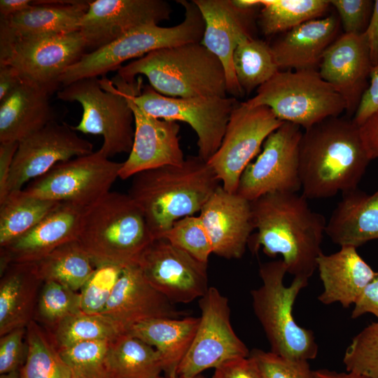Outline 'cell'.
Wrapping results in <instances>:
<instances>
[{"label": "cell", "instance_id": "1", "mask_svg": "<svg viewBox=\"0 0 378 378\" xmlns=\"http://www.w3.org/2000/svg\"><path fill=\"white\" fill-rule=\"evenodd\" d=\"M257 232L248 244L253 253L260 248L270 257L278 254L287 273L308 279L317 268L326 223L312 210L307 199L298 192H273L251 202Z\"/></svg>", "mask_w": 378, "mask_h": 378}, {"label": "cell", "instance_id": "2", "mask_svg": "<svg viewBox=\"0 0 378 378\" xmlns=\"http://www.w3.org/2000/svg\"><path fill=\"white\" fill-rule=\"evenodd\" d=\"M371 161L352 120L330 117L304 130L300 144L302 195L325 199L357 189Z\"/></svg>", "mask_w": 378, "mask_h": 378}, {"label": "cell", "instance_id": "3", "mask_svg": "<svg viewBox=\"0 0 378 378\" xmlns=\"http://www.w3.org/2000/svg\"><path fill=\"white\" fill-rule=\"evenodd\" d=\"M220 183L207 162L190 155L181 165L135 174L128 195L140 208L155 239L176 220L200 211Z\"/></svg>", "mask_w": 378, "mask_h": 378}, {"label": "cell", "instance_id": "4", "mask_svg": "<svg viewBox=\"0 0 378 378\" xmlns=\"http://www.w3.org/2000/svg\"><path fill=\"white\" fill-rule=\"evenodd\" d=\"M154 239L132 197L110 191L85 208L76 241L96 267L137 264Z\"/></svg>", "mask_w": 378, "mask_h": 378}, {"label": "cell", "instance_id": "5", "mask_svg": "<svg viewBox=\"0 0 378 378\" xmlns=\"http://www.w3.org/2000/svg\"><path fill=\"white\" fill-rule=\"evenodd\" d=\"M117 74L127 81L145 76L156 92L170 97H225L227 94L223 64L201 43L153 50L120 66Z\"/></svg>", "mask_w": 378, "mask_h": 378}, {"label": "cell", "instance_id": "6", "mask_svg": "<svg viewBox=\"0 0 378 378\" xmlns=\"http://www.w3.org/2000/svg\"><path fill=\"white\" fill-rule=\"evenodd\" d=\"M286 273L282 259L260 265L262 284L251 291L253 309L270 343V351L288 359L312 360L318 351L314 334L299 326L293 315L295 301L309 280L294 277L286 286L284 284Z\"/></svg>", "mask_w": 378, "mask_h": 378}, {"label": "cell", "instance_id": "7", "mask_svg": "<svg viewBox=\"0 0 378 378\" xmlns=\"http://www.w3.org/2000/svg\"><path fill=\"white\" fill-rule=\"evenodd\" d=\"M185 9L183 20L170 27L148 25L136 28L109 43L85 53L69 66L59 78L62 87L76 80L98 78L118 69L130 59L140 58L161 48L188 43H201L204 21L192 1L178 0Z\"/></svg>", "mask_w": 378, "mask_h": 378}, {"label": "cell", "instance_id": "8", "mask_svg": "<svg viewBox=\"0 0 378 378\" xmlns=\"http://www.w3.org/2000/svg\"><path fill=\"white\" fill-rule=\"evenodd\" d=\"M244 104L250 107L266 106L281 121L304 130L346 111L342 96L316 69L279 71Z\"/></svg>", "mask_w": 378, "mask_h": 378}, {"label": "cell", "instance_id": "9", "mask_svg": "<svg viewBox=\"0 0 378 378\" xmlns=\"http://www.w3.org/2000/svg\"><path fill=\"white\" fill-rule=\"evenodd\" d=\"M57 97L81 105V119L72 127L84 134L101 135L102 154L110 158L130 153L134 136V113L126 97L111 80L106 76L80 79L62 87Z\"/></svg>", "mask_w": 378, "mask_h": 378}, {"label": "cell", "instance_id": "10", "mask_svg": "<svg viewBox=\"0 0 378 378\" xmlns=\"http://www.w3.org/2000/svg\"><path fill=\"white\" fill-rule=\"evenodd\" d=\"M80 31L20 37L0 24V66H14L23 78L52 93L64 71L87 50Z\"/></svg>", "mask_w": 378, "mask_h": 378}, {"label": "cell", "instance_id": "11", "mask_svg": "<svg viewBox=\"0 0 378 378\" xmlns=\"http://www.w3.org/2000/svg\"><path fill=\"white\" fill-rule=\"evenodd\" d=\"M134 80L132 99L148 115L169 121L188 123L197 136L198 156L207 162L220 147L235 97H170L156 92L150 85Z\"/></svg>", "mask_w": 378, "mask_h": 378}, {"label": "cell", "instance_id": "12", "mask_svg": "<svg viewBox=\"0 0 378 378\" xmlns=\"http://www.w3.org/2000/svg\"><path fill=\"white\" fill-rule=\"evenodd\" d=\"M122 165L97 150L56 164L23 190L41 199L86 208L111 191Z\"/></svg>", "mask_w": 378, "mask_h": 378}, {"label": "cell", "instance_id": "13", "mask_svg": "<svg viewBox=\"0 0 378 378\" xmlns=\"http://www.w3.org/2000/svg\"><path fill=\"white\" fill-rule=\"evenodd\" d=\"M283 122L266 106L237 104L220 147L207 161L226 191L237 192L243 172L269 135Z\"/></svg>", "mask_w": 378, "mask_h": 378}, {"label": "cell", "instance_id": "14", "mask_svg": "<svg viewBox=\"0 0 378 378\" xmlns=\"http://www.w3.org/2000/svg\"><path fill=\"white\" fill-rule=\"evenodd\" d=\"M201 316L195 335L180 363L177 377H190L250 352L234 331L228 299L215 287L200 298Z\"/></svg>", "mask_w": 378, "mask_h": 378}, {"label": "cell", "instance_id": "15", "mask_svg": "<svg viewBox=\"0 0 378 378\" xmlns=\"http://www.w3.org/2000/svg\"><path fill=\"white\" fill-rule=\"evenodd\" d=\"M303 132L284 122L263 143L262 150L243 172L237 194L251 202L273 192L301 190L300 144Z\"/></svg>", "mask_w": 378, "mask_h": 378}, {"label": "cell", "instance_id": "16", "mask_svg": "<svg viewBox=\"0 0 378 378\" xmlns=\"http://www.w3.org/2000/svg\"><path fill=\"white\" fill-rule=\"evenodd\" d=\"M93 145L72 126L50 121L18 142L8 184L7 195L46 174L56 164L93 153Z\"/></svg>", "mask_w": 378, "mask_h": 378}, {"label": "cell", "instance_id": "17", "mask_svg": "<svg viewBox=\"0 0 378 378\" xmlns=\"http://www.w3.org/2000/svg\"><path fill=\"white\" fill-rule=\"evenodd\" d=\"M134 80L127 81L118 74L111 80L126 97L134 118L133 146L120 170L122 179L166 165H181L186 159L179 144L178 124L154 118L139 108L132 95Z\"/></svg>", "mask_w": 378, "mask_h": 378}, {"label": "cell", "instance_id": "18", "mask_svg": "<svg viewBox=\"0 0 378 378\" xmlns=\"http://www.w3.org/2000/svg\"><path fill=\"white\" fill-rule=\"evenodd\" d=\"M137 265L149 284L173 304H187L201 298L209 288L207 263L164 238L154 239Z\"/></svg>", "mask_w": 378, "mask_h": 378}, {"label": "cell", "instance_id": "19", "mask_svg": "<svg viewBox=\"0 0 378 378\" xmlns=\"http://www.w3.org/2000/svg\"><path fill=\"white\" fill-rule=\"evenodd\" d=\"M200 9L204 32L201 43L222 62L225 71L227 94L235 97L244 93L236 78L233 53L239 42L253 37L258 0H192Z\"/></svg>", "mask_w": 378, "mask_h": 378}, {"label": "cell", "instance_id": "20", "mask_svg": "<svg viewBox=\"0 0 378 378\" xmlns=\"http://www.w3.org/2000/svg\"><path fill=\"white\" fill-rule=\"evenodd\" d=\"M172 9L164 0L90 1L79 31L87 49H98L141 27L170 19Z\"/></svg>", "mask_w": 378, "mask_h": 378}, {"label": "cell", "instance_id": "21", "mask_svg": "<svg viewBox=\"0 0 378 378\" xmlns=\"http://www.w3.org/2000/svg\"><path fill=\"white\" fill-rule=\"evenodd\" d=\"M101 314L110 319L122 335L139 323L178 318L184 314L149 284L137 264H132L123 268Z\"/></svg>", "mask_w": 378, "mask_h": 378}, {"label": "cell", "instance_id": "22", "mask_svg": "<svg viewBox=\"0 0 378 378\" xmlns=\"http://www.w3.org/2000/svg\"><path fill=\"white\" fill-rule=\"evenodd\" d=\"M372 66L364 34L344 33L324 52L318 71L354 115L366 91Z\"/></svg>", "mask_w": 378, "mask_h": 378}, {"label": "cell", "instance_id": "23", "mask_svg": "<svg viewBox=\"0 0 378 378\" xmlns=\"http://www.w3.org/2000/svg\"><path fill=\"white\" fill-rule=\"evenodd\" d=\"M200 212L213 253L226 259L241 258L254 230L251 202L220 185Z\"/></svg>", "mask_w": 378, "mask_h": 378}, {"label": "cell", "instance_id": "24", "mask_svg": "<svg viewBox=\"0 0 378 378\" xmlns=\"http://www.w3.org/2000/svg\"><path fill=\"white\" fill-rule=\"evenodd\" d=\"M85 208L61 202L30 230L1 247V273L10 264L36 263L78 239Z\"/></svg>", "mask_w": 378, "mask_h": 378}, {"label": "cell", "instance_id": "25", "mask_svg": "<svg viewBox=\"0 0 378 378\" xmlns=\"http://www.w3.org/2000/svg\"><path fill=\"white\" fill-rule=\"evenodd\" d=\"M340 24V18L331 15L284 33L270 46L279 70H318L324 52L337 38Z\"/></svg>", "mask_w": 378, "mask_h": 378}, {"label": "cell", "instance_id": "26", "mask_svg": "<svg viewBox=\"0 0 378 378\" xmlns=\"http://www.w3.org/2000/svg\"><path fill=\"white\" fill-rule=\"evenodd\" d=\"M350 246L331 254L321 253L317 268L323 284L318 300L324 304L339 302L344 308L354 304L376 272Z\"/></svg>", "mask_w": 378, "mask_h": 378}, {"label": "cell", "instance_id": "27", "mask_svg": "<svg viewBox=\"0 0 378 378\" xmlns=\"http://www.w3.org/2000/svg\"><path fill=\"white\" fill-rule=\"evenodd\" d=\"M50 92L23 78L0 101V143L20 142L53 120Z\"/></svg>", "mask_w": 378, "mask_h": 378}, {"label": "cell", "instance_id": "28", "mask_svg": "<svg viewBox=\"0 0 378 378\" xmlns=\"http://www.w3.org/2000/svg\"><path fill=\"white\" fill-rule=\"evenodd\" d=\"M43 284L35 263H10L1 273L0 337L34 320Z\"/></svg>", "mask_w": 378, "mask_h": 378}, {"label": "cell", "instance_id": "29", "mask_svg": "<svg viewBox=\"0 0 378 378\" xmlns=\"http://www.w3.org/2000/svg\"><path fill=\"white\" fill-rule=\"evenodd\" d=\"M326 234L340 247L358 248L378 239V190L370 195L358 188L342 194L326 223Z\"/></svg>", "mask_w": 378, "mask_h": 378}, {"label": "cell", "instance_id": "30", "mask_svg": "<svg viewBox=\"0 0 378 378\" xmlns=\"http://www.w3.org/2000/svg\"><path fill=\"white\" fill-rule=\"evenodd\" d=\"M90 1L36 0L27 10L1 18L17 36L29 37L79 31Z\"/></svg>", "mask_w": 378, "mask_h": 378}, {"label": "cell", "instance_id": "31", "mask_svg": "<svg viewBox=\"0 0 378 378\" xmlns=\"http://www.w3.org/2000/svg\"><path fill=\"white\" fill-rule=\"evenodd\" d=\"M199 322L200 317L158 318L135 325L127 335L154 347L160 356L164 377L175 378L192 342Z\"/></svg>", "mask_w": 378, "mask_h": 378}, {"label": "cell", "instance_id": "32", "mask_svg": "<svg viewBox=\"0 0 378 378\" xmlns=\"http://www.w3.org/2000/svg\"><path fill=\"white\" fill-rule=\"evenodd\" d=\"M106 366L109 378H160L162 372L158 351L127 334L111 341Z\"/></svg>", "mask_w": 378, "mask_h": 378}, {"label": "cell", "instance_id": "33", "mask_svg": "<svg viewBox=\"0 0 378 378\" xmlns=\"http://www.w3.org/2000/svg\"><path fill=\"white\" fill-rule=\"evenodd\" d=\"M60 203L30 195L23 189L10 192L0 202V247L30 230Z\"/></svg>", "mask_w": 378, "mask_h": 378}, {"label": "cell", "instance_id": "34", "mask_svg": "<svg viewBox=\"0 0 378 378\" xmlns=\"http://www.w3.org/2000/svg\"><path fill=\"white\" fill-rule=\"evenodd\" d=\"M35 265L43 282L55 281L78 292L95 269L76 240L57 248Z\"/></svg>", "mask_w": 378, "mask_h": 378}, {"label": "cell", "instance_id": "35", "mask_svg": "<svg viewBox=\"0 0 378 378\" xmlns=\"http://www.w3.org/2000/svg\"><path fill=\"white\" fill-rule=\"evenodd\" d=\"M258 24L266 36L285 33L307 21L320 18L329 0H258Z\"/></svg>", "mask_w": 378, "mask_h": 378}, {"label": "cell", "instance_id": "36", "mask_svg": "<svg viewBox=\"0 0 378 378\" xmlns=\"http://www.w3.org/2000/svg\"><path fill=\"white\" fill-rule=\"evenodd\" d=\"M232 59L237 80L244 94L258 89L280 71L270 46L254 37L239 42Z\"/></svg>", "mask_w": 378, "mask_h": 378}, {"label": "cell", "instance_id": "37", "mask_svg": "<svg viewBox=\"0 0 378 378\" xmlns=\"http://www.w3.org/2000/svg\"><path fill=\"white\" fill-rule=\"evenodd\" d=\"M27 353L20 378H71L48 332L34 320L26 327Z\"/></svg>", "mask_w": 378, "mask_h": 378}, {"label": "cell", "instance_id": "38", "mask_svg": "<svg viewBox=\"0 0 378 378\" xmlns=\"http://www.w3.org/2000/svg\"><path fill=\"white\" fill-rule=\"evenodd\" d=\"M46 329L49 330L48 334L58 350L85 342L113 341L121 335L106 316L83 311Z\"/></svg>", "mask_w": 378, "mask_h": 378}, {"label": "cell", "instance_id": "39", "mask_svg": "<svg viewBox=\"0 0 378 378\" xmlns=\"http://www.w3.org/2000/svg\"><path fill=\"white\" fill-rule=\"evenodd\" d=\"M111 341L79 343L58 350L71 378H109L106 358Z\"/></svg>", "mask_w": 378, "mask_h": 378}, {"label": "cell", "instance_id": "40", "mask_svg": "<svg viewBox=\"0 0 378 378\" xmlns=\"http://www.w3.org/2000/svg\"><path fill=\"white\" fill-rule=\"evenodd\" d=\"M80 311V293L57 282L47 281L40 290L34 321L50 328Z\"/></svg>", "mask_w": 378, "mask_h": 378}, {"label": "cell", "instance_id": "41", "mask_svg": "<svg viewBox=\"0 0 378 378\" xmlns=\"http://www.w3.org/2000/svg\"><path fill=\"white\" fill-rule=\"evenodd\" d=\"M160 238L167 239L204 263L208 262L213 253L210 239L199 216H186L176 220Z\"/></svg>", "mask_w": 378, "mask_h": 378}, {"label": "cell", "instance_id": "42", "mask_svg": "<svg viewBox=\"0 0 378 378\" xmlns=\"http://www.w3.org/2000/svg\"><path fill=\"white\" fill-rule=\"evenodd\" d=\"M343 363L346 371L378 378V321L354 337L344 352Z\"/></svg>", "mask_w": 378, "mask_h": 378}, {"label": "cell", "instance_id": "43", "mask_svg": "<svg viewBox=\"0 0 378 378\" xmlns=\"http://www.w3.org/2000/svg\"><path fill=\"white\" fill-rule=\"evenodd\" d=\"M124 267L116 265H102L95 267L80 290L83 312L94 314L102 313Z\"/></svg>", "mask_w": 378, "mask_h": 378}, {"label": "cell", "instance_id": "44", "mask_svg": "<svg viewBox=\"0 0 378 378\" xmlns=\"http://www.w3.org/2000/svg\"><path fill=\"white\" fill-rule=\"evenodd\" d=\"M264 378H314L308 360L284 358L272 351L255 349L249 355Z\"/></svg>", "mask_w": 378, "mask_h": 378}, {"label": "cell", "instance_id": "45", "mask_svg": "<svg viewBox=\"0 0 378 378\" xmlns=\"http://www.w3.org/2000/svg\"><path fill=\"white\" fill-rule=\"evenodd\" d=\"M337 11L346 34H363L370 22L374 1L372 0H330Z\"/></svg>", "mask_w": 378, "mask_h": 378}, {"label": "cell", "instance_id": "46", "mask_svg": "<svg viewBox=\"0 0 378 378\" xmlns=\"http://www.w3.org/2000/svg\"><path fill=\"white\" fill-rule=\"evenodd\" d=\"M27 353L26 328L13 330L0 338V374L20 371Z\"/></svg>", "mask_w": 378, "mask_h": 378}, {"label": "cell", "instance_id": "47", "mask_svg": "<svg viewBox=\"0 0 378 378\" xmlns=\"http://www.w3.org/2000/svg\"><path fill=\"white\" fill-rule=\"evenodd\" d=\"M212 378H264L250 356L230 360L214 370Z\"/></svg>", "mask_w": 378, "mask_h": 378}, {"label": "cell", "instance_id": "48", "mask_svg": "<svg viewBox=\"0 0 378 378\" xmlns=\"http://www.w3.org/2000/svg\"><path fill=\"white\" fill-rule=\"evenodd\" d=\"M378 109V65L372 68L369 85L354 115L353 122L361 125Z\"/></svg>", "mask_w": 378, "mask_h": 378}, {"label": "cell", "instance_id": "49", "mask_svg": "<svg viewBox=\"0 0 378 378\" xmlns=\"http://www.w3.org/2000/svg\"><path fill=\"white\" fill-rule=\"evenodd\" d=\"M371 314L378 318V271L368 284L354 304L351 318Z\"/></svg>", "mask_w": 378, "mask_h": 378}, {"label": "cell", "instance_id": "50", "mask_svg": "<svg viewBox=\"0 0 378 378\" xmlns=\"http://www.w3.org/2000/svg\"><path fill=\"white\" fill-rule=\"evenodd\" d=\"M18 142L0 143V202L7 196V184Z\"/></svg>", "mask_w": 378, "mask_h": 378}, {"label": "cell", "instance_id": "51", "mask_svg": "<svg viewBox=\"0 0 378 378\" xmlns=\"http://www.w3.org/2000/svg\"><path fill=\"white\" fill-rule=\"evenodd\" d=\"M358 127L362 141L370 160L378 158V109Z\"/></svg>", "mask_w": 378, "mask_h": 378}, {"label": "cell", "instance_id": "52", "mask_svg": "<svg viewBox=\"0 0 378 378\" xmlns=\"http://www.w3.org/2000/svg\"><path fill=\"white\" fill-rule=\"evenodd\" d=\"M372 67L378 65V0L374 1L372 13L364 31Z\"/></svg>", "mask_w": 378, "mask_h": 378}, {"label": "cell", "instance_id": "53", "mask_svg": "<svg viewBox=\"0 0 378 378\" xmlns=\"http://www.w3.org/2000/svg\"><path fill=\"white\" fill-rule=\"evenodd\" d=\"M19 71L9 64L0 66V101L8 96L22 81Z\"/></svg>", "mask_w": 378, "mask_h": 378}, {"label": "cell", "instance_id": "54", "mask_svg": "<svg viewBox=\"0 0 378 378\" xmlns=\"http://www.w3.org/2000/svg\"><path fill=\"white\" fill-rule=\"evenodd\" d=\"M31 0H1V18H8L29 9L33 5Z\"/></svg>", "mask_w": 378, "mask_h": 378}, {"label": "cell", "instance_id": "55", "mask_svg": "<svg viewBox=\"0 0 378 378\" xmlns=\"http://www.w3.org/2000/svg\"><path fill=\"white\" fill-rule=\"evenodd\" d=\"M314 378H371L366 375L346 371L342 372H337L335 371H331L326 369H320L314 370Z\"/></svg>", "mask_w": 378, "mask_h": 378}, {"label": "cell", "instance_id": "56", "mask_svg": "<svg viewBox=\"0 0 378 378\" xmlns=\"http://www.w3.org/2000/svg\"><path fill=\"white\" fill-rule=\"evenodd\" d=\"M0 378H20V371H14L9 373L1 374Z\"/></svg>", "mask_w": 378, "mask_h": 378}, {"label": "cell", "instance_id": "57", "mask_svg": "<svg viewBox=\"0 0 378 378\" xmlns=\"http://www.w3.org/2000/svg\"><path fill=\"white\" fill-rule=\"evenodd\" d=\"M160 378H167V377L161 376ZM175 378H206V377L204 375H202V374H198V375L195 376V377H176Z\"/></svg>", "mask_w": 378, "mask_h": 378}]
</instances>
